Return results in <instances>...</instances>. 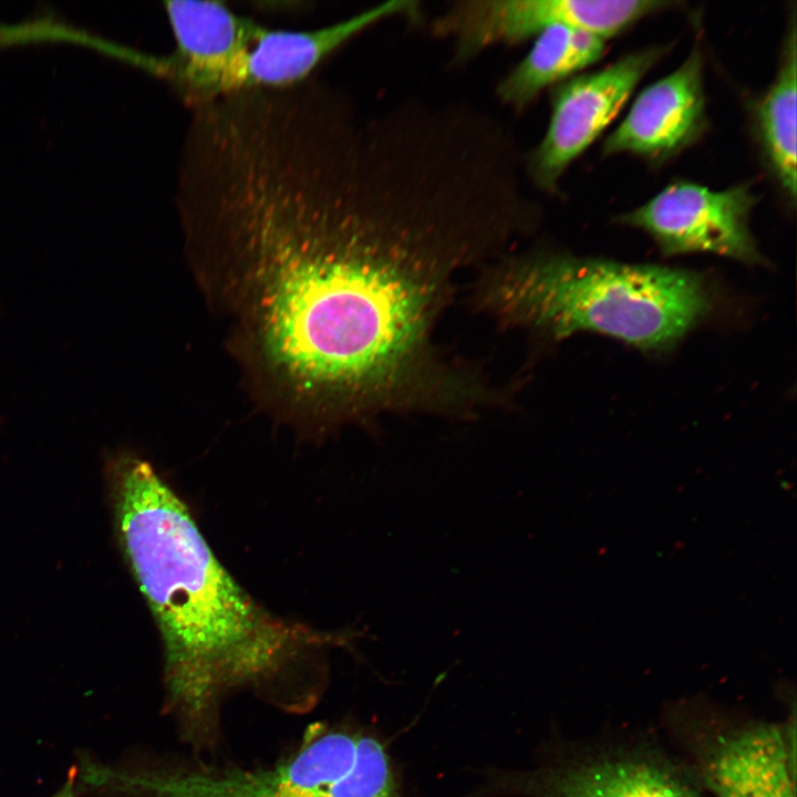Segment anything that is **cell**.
<instances>
[{
    "mask_svg": "<svg viewBox=\"0 0 797 797\" xmlns=\"http://www.w3.org/2000/svg\"><path fill=\"white\" fill-rule=\"evenodd\" d=\"M607 41L589 32L552 25L536 35L532 48L498 86L499 97L521 108L544 89L588 69L604 54Z\"/></svg>",
    "mask_w": 797,
    "mask_h": 797,
    "instance_id": "12",
    "label": "cell"
},
{
    "mask_svg": "<svg viewBox=\"0 0 797 797\" xmlns=\"http://www.w3.org/2000/svg\"><path fill=\"white\" fill-rule=\"evenodd\" d=\"M796 18L785 38L779 69L770 86L754 107V132L763 159L782 193L796 203Z\"/></svg>",
    "mask_w": 797,
    "mask_h": 797,
    "instance_id": "11",
    "label": "cell"
},
{
    "mask_svg": "<svg viewBox=\"0 0 797 797\" xmlns=\"http://www.w3.org/2000/svg\"><path fill=\"white\" fill-rule=\"evenodd\" d=\"M485 302L501 319L557 340L591 331L643 351L671 348L712 306L697 272L558 253L503 267Z\"/></svg>",
    "mask_w": 797,
    "mask_h": 797,
    "instance_id": "3",
    "label": "cell"
},
{
    "mask_svg": "<svg viewBox=\"0 0 797 797\" xmlns=\"http://www.w3.org/2000/svg\"><path fill=\"white\" fill-rule=\"evenodd\" d=\"M659 0H487L460 2L442 30L468 58L498 42H518L552 25L579 29L608 40L654 12L674 6Z\"/></svg>",
    "mask_w": 797,
    "mask_h": 797,
    "instance_id": "8",
    "label": "cell"
},
{
    "mask_svg": "<svg viewBox=\"0 0 797 797\" xmlns=\"http://www.w3.org/2000/svg\"><path fill=\"white\" fill-rule=\"evenodd\" d=\"M665 52V46L634 51L553 87L549 125L530 161L531 176L539 187L556 189L569 165L614 120Z\"/></svg>",
    "mask_w": 797,
    "mask_h": 797,
    "instance_id": "6",
    "label": "cell"
},
{
    "mask_svg": "<svg viewBox=\"0 0 797 797\" xmlns=\"http://www.w3.org/2000/svg\"><path fill=\"white\" fill-rule=\"evenodd\" d=\"M381 165L360 142L286 124L227 147L195 188L205 250L244 275L257 363L301 405L462 398L428 339L472 238Z\"/></svg>",
    "mask_w": 797,
    "mask_h": 797,
    "instance_id": "1",
    "label": "cell"
},
{
    "mask_svg": "<svg viewBox=\"0 0 797 797\" xmlns=\"http://www.w3.org/2000/svg\"><path fill=\"white\" fill-rule=\"evenodd\" d=\"M345 731H317L276 766L258 770H117L105 767L104 790L144 797H332L358 744Z\"/></svg>",
    "mask_w": 797,
    "mask_h": 797,
    "instance_id": "4",
    "label": "cell"
},
{
    "mask_svg": "<svg viewBox=\"0 0 797 797\" xmlns=\"http://www.w3.org/2000/svg\"><path fill=\"white\" fill-rule=\"evenodd\" d=\"M76 769L73 768L69 773V777L64 785L59 789L58 793H55L52 797H76Z\"/></svg>",
    "mask_w": 797,
    "mask_h": 797,
    "instance_id": "13",
    "label": "cell"
},
{
    "mask_svg": "<svg viewBox=\"0 0 797 797\" xmlns=\"http://www.w3.org/2000/svg\"><path fill=\"white\" fill-rule=\"evenodd\" d=\"M707 124L703 56L694 48L679 68L639 93L602 153L662 162L697 142Z\"/></svg>",
    "mask_w": 797,
    "mask_h": 797,
    "instance_id": "9",
    "label": "cell"
},
{
    "mask_svg": "<svg viewBox=\"0 0 797 797\" xmlns=\"http://www.w3.org/2000/svg\"><path fill=\"white\" fill-rule=\"evenodd\" d=\"M108 469L120 540L161 632L168 703L187 731H210L231 689L271 676L309 649L349 640L256 603L149 463L121 454Z\"/></svg>",
    "mask_w": 797,
    "mask_h": 797,
    "instance_id": "2",
    "label": "cell"
},
{
    "mask_svg": "<svg viewBox=\"0 0 797 797\" xmlns=\"http://www.w3.org/2000/svg\"><path fill=\"white\" fill-rule=\"evenodd\" d=\"M756 203L748 185L714 190L677 180L618 220L648 234L664 256L710 252L754 265L763 261L749 228Z\"/></svg>",
    "mask_w": 797,
    "mask_h": 797,
    "instance_id": "5",
    "label": "cell"
},
{
    "mask_svg": "<svg viewBox=\"0 0 797 797\" xmlns=\"http://www.w3.org/2000/svg\"><path fill=\"white\" fill-rule=\"evenodd\" d=\"M690 772L645 745L593 747L575 758L503 775L494 788L525 797H703Z\"/></svg>",
    "mask_w": 797,
    "mask_h": 797,
    "instance_id": "7",
    "label": "cell"
},
{
    "mask_svg": "<svg viewBox=\"0 0 797 797\" xmlns=\"http://www.w3.org/2000/svg\"><path fill=\"white\" fill-rule=\"evenodd\" d=\"M790 747L788 733L770 723L724 728L697 747L695 777L716 797H796Z\"/></svg>",
    "mask_w": 797,
    "mask_h": 797,
    "instance_id": "10",
    "label": "cell"
}]
</instances>
